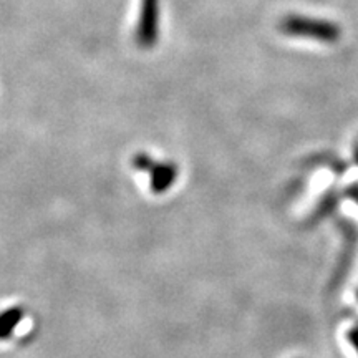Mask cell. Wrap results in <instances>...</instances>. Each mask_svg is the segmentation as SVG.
Segmentation results:
<instances>
[{
  "label": "cell",
  "instance_id": "3957f363",
  "mask_svg": "<svg viewBox=\"0 0 358 358\" xmlns=\"http://www.w3.org/2000/svg\"><path fill=\"white\" fill-rule=\"evenodd\" d=\"M352 196L358 201V186H355V187H353V189H352Z\"/></svg>",
  "mask_w": 358,
  "mask_h": 358
},
{
  "label": "cell",
  "instance_id": "277c9868",
  "mask_svg": "<svg viewBox=\"0 0 358 358\" xmlns=\"http://www.w3.org/2000/svg\"><path fill=\"white\" fill-rule=\"evenodd\" d=\"M357 158H358V150H357Z\"/></svg>",
  "mask_w": 358,
  "mask_h": 358
},
{
  "label": "cell",
  "instance_id": "6da1fadb",
  "mask_svg": "<svg viewBox=\"0 0 358 358\" xmlns=\"http://www.w3.org/2000/svg\"><path fill=\"white\" fill-rule=\"evenodd\" d=\"M279 30L289 37L313 38L315 42L335 43L338 42L342 30L335 22L317 19L307 15H287L280 20Z\"/></svg>",
  "mask_w": 358,
  "mask_h": 358
},
{
  "label": "cell",
  "instance_id": "7a4b0ae2",
  "mask_svg": "<svg viewBox=\"0 0 358 358\" xmlns=\"http://www.w3.org/2000/svg\"><path fill=\"white\" fill-rule=\"evenodd\" d=\"M159 0H141L140 19L136 27V42L143 48H153L159 37Z\"/></svg>",
  "mask_w": 358,
  "mask_h": 358
}]
</instances>
